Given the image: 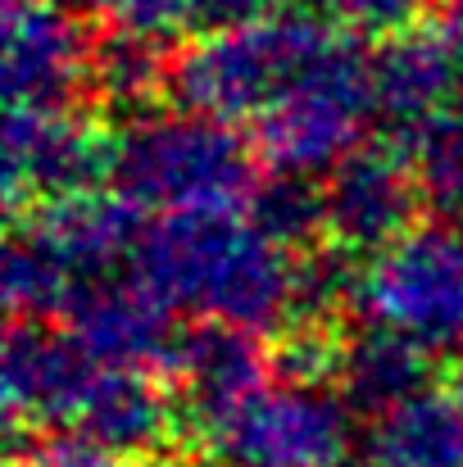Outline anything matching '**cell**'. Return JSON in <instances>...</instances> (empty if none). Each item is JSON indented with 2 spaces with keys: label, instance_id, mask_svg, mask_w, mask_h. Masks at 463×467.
Here are the masks:
<instances>
[{
  "label": "cell",
  "instance_id": "1",
  "mask_svg": "<svg viewBox=\"0 0 463 467\" xmlns=\"http://www.w3.org/2000/svg\"><path fill=\"white\" fill-rule=\"evenodd\" d=\"M132 268L168 309L205 313L250 336L282 331L296 317L300 254L282 250L237 209L163 213L142 232Z\"/></svg>",
  "mask_w": 463,
  "mask_h": 467
},
{
  "label": "cell",
  "instance_id": "2",
  "mask_svg": "<svg viewBox=\"0 0 463 467\" xmlns=\"http://www.w3.org/2000/svg\"><path fill=\"white\" fill-rule=\"evenodd\" d=\"M114 191L159 213H218L255 195V141L209 114H137L114 137Z\"/></svg>",
  "mask_w": 463,
  "mask_h": 467
},
{
  "label": "cell",
  "instance_id": "3",
  "mask_svg": "<svg viewBox=\"0 0 463 467\" xmlns=\"http://www.w3.org/2000/svg\"><path fill=\"white\" fill-rule=\"evenodd\" d=\"M336 36L345 32H336L318 14H291V9L250 23L209 27L173 59L168 87L191 114H209L223 123L241 119L255 123L268 105L287 96L296 78H305L336 46Z\"/></svg>",
  "mask_w": 463,
  "mask_h": 467
},
{
  "label": "cell",
  "instance_id": "4",
  "mask_svg": "<svg viewBox=\"0 0 463 467\" xmlns=\"http://www.w3.org/2000/svg\"><path fill=\"white\" fill-rule=\"evenodd\" d=\"M368 119H377L373 55H363L354 36H336L305 78L255 119L250 141L278 177H318L359 150Z\"/></svg>",
  "mask_w": 463,
  "mask_h": 467
},
{
  "label": "cell",
  "instance_id": "5",
  "mask_svg": "<svg viewBox=\"0 0 463 467\" xmlns=\"http://www.w3.org/2000/svg\"><path fill=\"white\" fill-rule=\"evenodd\" d=\"M359 309L368 322L409 336L427 354L463 349V232L455 223L414 227L373 254Z\"/></svg>",
  "mask_w": 463,
  "mask_h": 467
},
{
  "label": "cell",
  "instance_id": "6",
  "mask_svg": "<svg viewBox=\"0 0 463 467\" xmlns=\"http://www.w3.org/2000/svg\"><path fill=\"white\" fill-rule=\"evenodd\" d=\"M350 404L327 386H268L214 436V467H336L350 450Z\"/></svg>",
  "mask_w": 463,
  "mask_h": 467
},
{
  "label": "cell",
  "instance_id": "7",
  "mask_svg": "<svg viewBox=\"0 0 463 467\" xmlns=\"http://www.w3.org/2000/svg\"><path fill=\"white\" fill-rule=\"evenodd\" d=\"M96 377L100 363L78 345L68 327L14 322L5 336V368H0L9 445H18L23 431H32V441L73 431Z\"/></svg>",
  "mask_w": 463,
  "mask_h": 467
},
{
  "label": "cell",
  "instance_id": "8",
  "mask_svg": "<svg viewBox=\"0 0 463 467\" xmlns=\"http://www.w3.org/2000/svg\"><path fill=\"white\" fill-rule=\"evenodd\" d=\"M114 172V137L73 109H9L5 119V200L41 209L96 191Z\"/></svg>",
  "mask_w": 463,
  "mask_h": 467
},
{
  "label": "cell",
  "instance_id": "9",
  "mask_svg": "<svg viewBox=\"0 0 463 467\" xmlns=\"http://www.w3.org/2000/svg\"><path fill=\"white\" fill-rule=\"evenodd\" d=\"M322 200L331 245L350 254H382L405 232H414L423 191L400 141H373L327 172Z\"/></svg>",
  "mask_w": 463,
  "mask_h": 467
},
{
  "label": "cell",
  "instance_id": "10",
  "mask_svg": "<svg viewBox=\"0 0 463 467\" xmlns=\"http://www.w3.org/2000/svg\"><path fill=\"white\" fill-rule=\"evenodd\" d=\"M91 46L96 36L59 5L5 9L0 87L9 109H73L91 82Z\"/></svg>",
  "mask_w": 463,
  "mask_h": 467
},
{
  "label": "cell",
  "instance_id": "11",
  "mask_svg": "<svg viewBox=\"0 0 463 467\" xmlns=\"http://www.w3.org/2000/svg\"><path fill=\"white\" fill-rule=\"evenodd\" d=\"M168 372L177 377V409L214 436L227 418H237L255 395L273 386V349H264L250 331L200 322L177 336L168 354Z\"/></svg>",
  "mask_w": 463,
  "mask_h": 467
},
{
  "label": "cell",
  "instance_id": "12",
  "mask_svg": "<svg viewBox=\"0 0 463 467\" xmlns=\"http://www.w3.org/2000/svg\"><path fill=\"white\" fill-rule=\"evenodd\" d=\"M64 322L100 368L146 372V363H168V354L177 345L168 305L137 273H128V277H119V273L87 277L73 291Z\"/></svg>",
  "mask_w": 463,
  "mask_h": 467
},
{
  "label": "cell",
  "instance_id": "13",
  "mask_svg": "<svg viewBox=\"0 0 463 467\" xmlns=\"http://www.w3.org/2000/svg\"><path fill=\"white\" fill-rule=\"evenodd\" d=\"M173 422L177 404L154 377L132 368H100L73 431L100 445L110 459H146L168 445Z\"/></svg>",
  "mask_w": 463,
  "mask_h": 467
},
{
  "label": "cell",
  "instance_id": "14",
  "mask_svg": "<svg viewBox=\"0 0 463 467\" xmlns=\"http://www.w3.org/2000/svg\"><path fill=\"white\" fill-rule=\"evenodd\" d=\"M459 87L455 59L441 32H405L373 55V96L377 119H386L400 137L450 109V91Z\"/></svg>",
  "mask_w": 463,
  "mask_h": 467
},
{
  "label": "cell",
  "instance_id": "15",
  "mask_svg": "<svg viewBox=\"0 0 463 467\" xmlns=\"http://www.w3.org/2000/svg\"><path fill=\"white\" fill-rule=\"evenodd\" d=\"M46 241L82 273V277H105L119 259L137 254L142 245V223H137V204H128L119 191H82V195H64L50 200L41 209L27 213Z\"/></svg>",
  "mask_w": 463,
  "mask_h": 467
},
{
  "label": "cell",
  "instance_id": "16",
  "mask_svg": "<svg viewBox=\"0 0 463 467\" xmlns=\"http://www.w3.org/2000/svg\"><path fill=\"white\" fill-rule=\"evenodd\" d=\"M336 386L354 413L382 418L395 404L427 390V349L391 327L368 322L363 331L345 336V358H341Z\"/></svg>",
  "mask_w": 463,
  "mask_h": 467
},
{
  "label": "cell",
  "instance_id": "17",
  "mask_svg": "<svg viewBox=\"0 0 463 467\" xmlns=\"http://www.w3.org/2000/svg\"><path fill=\"white\" fill-rule=\"evenodd\" d=\"M368 459L377 467H463V404L423 390L373 418Z\"/></svg>",
  "mask_w": 463,
  "mask_h": 467
},
{
  "label": "cell",
  "instance_id": "18",
  "mask_svg": "<svg viewBox=\"0 0 463 467\" xmlns=\"http://www.w3.org/2000/svg\"><path fill=\"white\" fill-rule=\"evenodd\" d=\"M5 309L14 313V322H41L50 313H64L73 291L87 282L50 241L46 232L23 218L14 223L9 241H5Z\"/></svg>",
  "mask_w": 463,
  "mask_h": 467
},
{
  "label": "cell",
  "instance_id": "19",
  "mask_svg": "<svg viewBox=\"0 0 463 467\" xmlns=\"http://www.w3.org/2000/svg\"><path fill=\"white\" fill-rule=\"evenodd\" d=\"M168 78H173V64L159 55V41L132 36V32H105L91 46V82H87V91H96L114 109L142 114L168 87Z\"/></svg>",
  "mask_w": 463,
  "mask_h": 467
},
{
  "label": "cell",
  "instance_id": "20",
  "mask_svg": "<svg viewBox=\"0 0 463 467\" xmlns=\"http://www.w3.org/2000/svg\"><path fill=\"white\" fill-rule=\"evenodd\" d=\"M395 141L409 155L423 204L441 218H463V109H441Z\"/></svg>",
  "mask_w": 463,
  "mask_h": 467
},
{
  "label": "cell",
  "instance_id": "21",
  "mask_svg": "<svg viewBox=\"0 0 463 467\" xmlns=\"http://www.w3.org/2000/svg\"><path fill=\"white\" fill-rule=\"evenodd\" d=\"M250 218L264 236H273L282 250L309 254L318 250V236H327V200L313 177H273L255 186Z\"/></svg>",
  "mask_w": 463,
  "mask_h": 467
},
{
  "label": "cell",
  "instance_id": "22",
  "mask_svg": "<svg viewBox=\"0 0 463 467\" xmlns=\"http://www.w3.org/2000/svg\"><path fill=\"white\" fill-rule=\"evenodd\" d=\"M345 331L336 322H291L273 345V372L291 386H327L341 377Z\"/></svg>",
  "mask_w": 463,
  "mask_h": 467
},
{
  "label": "cell",
  "instance_id": "23",
  "mask_svg": "<svg viewBox=\"0 0 463 467\" xmlns=\"http://www.w3.org/2000/svg\"><path fill=\"white\" fill-rule=\"evenodd\" d=\"M110 32H132L146 41H168L191 23H205V0H82Z\"/></svg>",
  "mask_w": 463,
  "mask_h": 467
},
{
  "label": "cell",
  "instance_id": "24",
  "mask_svg": "<svg viewBox=\"0 0 463 467\" xmlns=\"http://www.w3.org/2000/svg\"><path fill=\"white\" fill-rule=\"evenodd\" d=\"M322 23H331L345 36H382L395 41L414 32V23L427 14L432 0H309Z\"/></svg>",
  "mask_w": 463,
  "mask_h": 467
},
{
  "label": "cell",
  "instance_id": "25",
  "mask_svg": "<svg viewBox=\"0 0 463 467\" xmlns=\"http://www.w3.org/2000/svg\"><path fill=\"white\" fill-rule=\"evenodd\" d=\"M27 467H114V459L78 431H55V436L32 441Z\"/></svg>",
  "mask_w": 463,
  "mask_h": 467
},
{
  "label": "cell",
  "instance_id": "26",
  "mask_svg": "<svg viewBox=\"0 0 463 467\" xmlns=\"http://www.w3.org/2000/svg\"><path fill=\"white\" fill-rule=\"evenodd\" d=\"M282 0H205V23L209 27H227V23H250L264 14H278Z\"/></svg>",
  "mask_w": 463,
  "mask_h": 467
},
{
  "label": "cell",
  "instance_id": "27",
  "mask_svg": "<svg viewBox=\"0 0 463 467\" xmlns=\"http://www.w3.org/2000/svg\"><path fill=\"white\" fill-rule=\"evenodd\" d=\"M437 32L446 36V50H450V59H455V78H459V91H463V0H450V5H446V18H441Z\"/></svg>",
  "mask_w": 463,
  "mask_h": 467
},
{
  "label": "cell",
  "instance_id": "28",
  "mask_svg": "<svg viewBox=\"0 0 463 467\" xmlns=\"http://www.w3.org/2000/svg\"><path fill=\"white\" fill-rule=\"evenodd\" d=\"M41 5H59V0H5V9H41Z\"/></svg>",
  "mask_w": 463,
  "mask_h": 467
},
{
  "label": "cell",
  "instance_id": "29",
  "mask_svg": "<svg viewBox=\"0 0 463 467\" xmlns=\"http://www.w3.org/2000/svg\"><path fill=\"white\" fill-rule=\"evenodd\" d=\"M336 467H377V463H373V459H359V463H354V459H345V463H336Z\"/></svg>",
  "mask_w": 463,
  "mask_h": 467
},
{
  "label": "cell",
  "instance_id": "30",
  "mask_svg": "<svg viewBox=\"0 0 463 467\" xmlns=\"http://www.w3.org/2000/svg\"><path fill=\"white\" fill-rule=\"evenodd\" d=\"M455 400L463 404V368H459V381H455Z\"/></svg>",
  "mask_w": 463,
  "mask_h": 467
}]
</instances>
